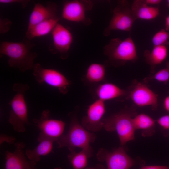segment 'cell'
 <instances>
[{
	"instance_id": "9a60e30c",
	"label": "cell",
	"mask_w": 169,
	"mask_h": 169,
	"mask_svg": "<svg viewBox=\"0 0 169 169\" xmlns=\"http://www.w3.org/2000/svg\"><path fill=\"white\" fill-rule=\"evenodd\" d=\"M57 10V5L53 2H48L46 6L35 3L30 16L27 29L44 21L59 18Z\"/></svg>"
},
{
	"instance_id": "6da1fadb",
	"label": "cell",
	"mask_w": 169,
	"mask_h": 169,
	"mask_svg": "<svg viewBox=\"0 0 169 169\" xmlns=\"http://www.w3.org/2000/svg\"><path fill=\"white\" fill-rule=\"evenodd\" d=\"M35 44L30 40H24L21 42L2 41L0 44V57L8 58V64L11 67L24 72L33 69L37 53L31 50Z\"/></svg>"
},
{
	"instance_id": "7a4b0ae2",
	"label": "cell",
	"mask_w": 169,
	"mask_h": 169,
	"mask_svg": "<svg viewBox=\"0 0 169 169\" xmlns=\"http://www.w3.org/2000/svg\"><path fill=\"white\" fill-rule=\"evenodd\" d=\"M70 121L68 131L56 141L59 148H67L70 151L79 148L87 153L89 158L92 156L93 150L90 144L96 138L94 133L86 129L79 122L76 115L69 114Z\"/></svg>"
},
{
	"instance_id": "ba28073f",
	"label": "cell",
	"mask_w": 169,
	"mask_h": 169,
	"mask_svg": "<svg viewBox=\"0 0 169 169\" xmlns=\"http://www.w3.org/2000/svg\"><path fill=\"white\" fill-rule=\"evenodd\" d=\"M50 112L45 109L42 112L40 117L34 118L33 121L40 130L37 139L48 138L56 141L63 135L65 123L60 120L51 119Z\"/></svg>"
},
{
	"instance_id": "ac0fdd59",
	"label": "cell",
	"mask_w": 169,
	"mask_h": 169,
	"mask_svg": "<svg viewBox=\"0 0 169 169\" xmlns=\"http://www.w3.org/2000/svg\"><path fill=\"white\" fill-rule=\"evenodd\" d=\"M168 49L166 46H154L151 51L146 50L144 55L146 63L151 66L152 73L154 72L156 67L163 62L168 55Z\"/></svg>"
},
{
	"instance_id": "d4e9b609",
	"label": "cell",
	"mask_w": 169,
	"mask_h": 169,
	"mask_svg": "<svg viewBox=\"0 0 169 169\" xmlns=\"http://www.w3.org/2000/svg\"><path fill=\"white\" fill-rule=\"evenodd\" d=\"M154 80L159 82L166 83L169 80V61L166 63V66L150 77L146 78L145 81Z\"/></svg>"
},
{
	"instance_id": "cb8c5ba5",
	"label": "cell",
	"mask_w": 169,
	"mask_h": 169,
	"mask_svg": "<svg viewBox=\"0 0 169 169\" xmlns=\"http://www.w3.org/2000/svg\"><path fill=\"white\" fill-rule=\"evenodd\" d=\"M152 42L153 46L169 45V32L161 29L153 36Z\"/></svg>"
},
{
	"instance_id": "3957f363",
	"label": "cell",
	"mask_w": 169,
	"mask_h": 169,
	"mask_svg": "<svg viewBox=\"0 0 169 169\" xmlns=\"http://www.w3.org/2000/svg\"><path fill=\"white\" fill-rule=\"evenodd\" d=\"M29 89L27 84L15 83L13 89L15 94L9 101L11 107L8 121L14 131L23 133L26 131V125H30L28 116V109L25 94Z\"/></svg>"
},
{
	"instance_id": "83f0119b",
	"label": "cell",
	"mask_w": 169,
	"mask_h": 169,
	"mask_svg": "<svg viewBox=\"0 0 169 169\" xmlns=\"http://www.w3.org/2000/svg\"><path fill=\"white\" fill-rule=\"evenodd\" d=\"M30 2V0H0V3L2 4L19 3L23 8H25Z\"/></svg>"
},
{
	"instance_id": "4dcf8cb0",
	"label": "cell",
	"mask_w": 169,
	"mask_h": 169,
	"mask_svg": "<svg viewBox=\"0 0 169 169\" xmlns=\"http://www.w3.org/2000/svg\"><path fill=\"white\" fill-rule=\"evenodd\" d=\"M163 105L165 109L169 112V95L166 96L164 99Z\"/></svg>"
},
{
	"instance_id": "7402d4cb",
	"label": "cell",
	"mask_w": 169,
	"mask_h": 169,
	"mask_svg": "<svg viewBox=\"0 0 169 169\" xmlns=\"http://www.w3.org/2000/svg\"><path fill=\"white\" fill-rule=\"evenodd\" d=\"M132 121L136 130L141 129L145 132L153 130L155 125L154 120L144 113L139 114L133 118Z\"/></svg>"
},
{
	"instance_id": "e0dca14e",
	"label": "cell",
	"mask_w": 169,
	"mask_h": 169,
	"mask_svg": "<svg viewBox=\"0 0 169 169\" xmlns=\"http://www.w3.org/2000/svg\"><path fill=\"white\" fill-rule=\"evenodd\" d=\"M39 144L32 149H28L25 151L26 156L29 161L36 164L40 160L41 156L46 155L52 151L54 140L42 138L37 139Z\"/></svg>"
},
{
	"instance_id": "4fadbf2b",
	"label": "cell",
	"mask_w": 169,
	"mask_h": 169,
	"mask_svg": "<svg viewBox=\"0 0 169 169\" xmlns=\"http://www.w3.org/2000/svg\"><path fill=\"white\" fill-rule=\"evenodd\" d=\"M129 97L139 107L151 106L153 109L158 105V95L145 84L138 83L131 91Z\"/></svg>"
},
{
	"instance_id": "836d02e7",
	"label": "cell",
	"mask_w": 169,
	"mask_h": 169,
	"mask_svg": "<svg viewBox=\"0 0 169 169\" xmlns=\"http://www.w3.org/2000/svg\"><path fill=\"white\" fill-rule=\"evenodd\" d=\"M167 3L168 7L169 8V0L167 1Z\"/></svg>"
},
{
	"instance_id": "2e32d148",
	"label": "cell",
	"mask_w": 169,
	"mask_h": 169,
	"mask_svg": "<svg viewBox=\"0 0 169 169\" xmlns=\"http://www.w3.org/2000/svg\"><path fill=\"white\" fill-rule=\"evenodd\" d=\"M131 8L136 19L151 20L157 17L160 13L158 7L148 5L143 0H134Z\"/></svg>"
},
{
	"instance_id": "8992f818",
	"label": "cell",
	"mask_w": 169,
	"mask_h": 169,
	"mask_svg": "<svg viewBox=\"0 0 169 169\" xmlns=\"http://www.w3.org/2000/svg\"><path fill=\"white\" fill-rule=\"evenodd\" d=\"M136 20L128 2L120 1L114 8L112 17L104 29L103 34L108 36L113 30L130 31Z\"/></svg>"
},
{
	"instance_id": "f546056e",
	"label": "cell",
	"mask_w": 169,
	"mask_h": 169,
	"mask_svg": "<svg viewBox=\"0 0 169 169\" xmlns=\"http://www.w3.org/2000/svg\"><path fill=\"white\" fill-rule=\"evenodd\" d=\"M143 1L146 4L154 6L159 4L162 2L161 0H143Z\"/></svg>"
},
{
	"instance_id": "277c9868",
	"label": "cell",
	"mask_w": 169,
	"mask_h": 169,
	"mask_svg": "<svg viewBox=\"0 0 169 169\" xmlns=\"http://www.w3.org/2000/svg\"><path fill=\"white\" fill-rule=\"evenodd\" d=\"M104 54L109 63L119 66L128 62H135L138 59L135 44L129 36L124 40L118 38L112 39L104 48Z\"/></svg>"
},
{
	"instance_id": "d6986e66",
	"label": "cell",
	"mask_w": 169,
	"mask_h": 169,
	"mask_svg": "<svg viewBox=\"0 0 169 169\" xmlns=\"http://www.w3.org/2000/svg\"><path fill=\"white\" fill-rule=\"evenodd\" d=\"M95 92L98 99L104 101L123 97L127 93L125 90L110 83L100 85Z\"/></svg>"
},
{
	"instance_id": "44dd1931",
	"label": "cell",
	"mask_w": 169,
	"mask_h": 169,
	"mask_svg": "<svg viewBox=\"0 0 169 169\" xmlns=\"http://www.w3.org/2000/svg\"><path fill=\"white\" fill-rule=\"evenodd\" d=\"M105 73V66L102 64L93 63L88 67L86 75L87 80L91 83L101 82L104 79Z\"/></svg>"
},
{
	"instance_id": "e575fe53",
	"label": "cell",
	"mask_w": 169,
	"mask_h": 169,
	"mask_svg": "<svg viewBox=\"0 0 169 169\" xmlns=\"http://www.w3.org/2000/svg\"><path fill=\"white\" fill-rule=\"evenodd\" d=\"M53 169H63L61 167H56Z\"/></svg>"
},
{
	"instance_id": "9c48e42d",
	"label": "cell",
	"mask_w": 169,
	"mask_h": 169,
	"mask_svg": "<svg viewBox=\"0 0 169 169\" xmlns=\"http://www.w3.org/2000/svg\"><path fill=\"white\" fill-rule=\"evenodd\" d=\"M98 160L105 162L107 169H130L136 162L129 156L122 147H120L112 152L106 149H100L96 154Z\"/></svg>"
},
{
	"instance_id": "7c38bea8",
	"label": "cell",
	"mask_w": 169,
	"mask_h": 169,
	"mask_svg": "<svg viewBox=\"0 0 169 169\" xmlns=\"http://www.w3.org/2000/svg\"><path fill=\"white\" fill-rule=\"evenodd\" d=\"M15 148L13 152H5L6 169H30L34 168L36 164L28 160L24 149L25 144L18 142L14 145Z\"/></svg>"
},
{
	"instance_id": "ffe728a7",
	"label": "cell",
	"mask_w": 169,
	"mask_h": 169,
	"mask_svg": "<svg viewBox=\"0 0 169 169\" xmlns=\"http://www.w3.org/2000/svg\"><path fill=\"white\" fill-rule=\"evenodd\" d=\"M60 19L59 18L46 20L33 26L27 30L26 38L30 41L34 38L48 34L52 32Z\"/></svg>"
},
{
	"instance_id": "4316f807",
	"label": "cell",
	"mask_w": 169,
	"mask_h": 169,
	"mask_svg": "<svg viewBox=\"0 0 169 169\" xmlns=\"http://www.w3.org/2000/svg\"><path fill=\"white\" fill-rule=\"evenodd\" d=\"M157 121L163 128L169 130V114L161 117L157 120Z\"/></svg>"
},
{
	"instance_id": "5b68a950",
	"label": "cell",
	"mask_w": 169,
	"mask_h": 169,
	"mask_svg": "<svg viewBox=\"0 0 169 169\" xmlns=\"http://www.w3.org/2000/svg\"><path fill=\"white\" fill-rule=\"evenodd\" d=\"M132 114L122 110L103 119V128L108 131H116L121 146L134 139L136 129Z\"/></svg>"
},
{
	"instance_id": "603a6c76",
	"label": "cell",
	"mask_w": 169,
	"mask_h": 169,
	"mask_svg": "<svg viewBox=\"0 0 169 169\" xmlns=\"http://www.w3.org/2000/svg\"><path fill=\"white\" fill-rule=\"evenodd\" d=\"M68 158L74 169H84L87 166L89 157L85 151L81 150L78 152L70 151Z\"/></svg>"
},
{
	"instance_id": "5bb4252c",
	"label": "cell",
	"mask_w": 169,
	"mask_h": 169,
	"mask_svg": "<svg viewBox=\"0 0 169 169\" xmlns=\"http://www.w3.org/2000/svg\"><path fill=\"white\" fill-rule=\"evenodd\" d=\"M53 43L57 52L60 54L61 58L65 59L68 55V52L73 42V37L70 32L61 24L58 23L51 32Z\"/></svg>"
},
{
	"instance_id": "1f68e13d",
	"label": "cell",
	"mask_w": 169,
	"mask_h": 169,
	"mask_svg": "<svg viewBox=\"0 0 169 169\" xmlns=\"http://www.w3.org/2000/svg\"><path fill=\"white\" fill-rule=\"evenodd\" d=\"M84 169H106L104 166L100 164H98L95 166L85 168Z\"/></svg>"
},
{
	"instance_id": "30bf717a",
	"label": "cell",
	"mask_w": 169,
	"mask_h": 169,
	"mask_svg": "<svg viewBox=\"0 0 169 169\" xmlns=\"http://www.w3.org/2000/svg\"><path fill=\"white\" fill-rule=\"evenodd\" d=\"M92 7L93 3L90 1H66L63 4L62 18L69 21L89 25L91 23V21L86 17V12L91 9Z\"/></svg>"
},
{
	"instance_id": "d590c367",
	"label": "cell",
	"mask_w": 169,
	"mask_h": 169,
	"mask_svg": "<svg viewBox=\"0 0 169 169\" xmlns=\"http://www.w3.org/2000/svg\"><path fill=\"white\" fill-rule=\"evenodd\" d=\"M35 169V168H33V169Z\"/></svg>"
},
{
	"instance_id": "52a82bcc",
	"label": "cell",
	"mask_w": 169,
	"mask_h": 169,
	"mask_svg": "<svg viewBox=\"0 0 169 169\" xmlns=\"http://www.w3.org/2000/svg\"><path fill=\"white\" fill-rule=\"evenodd\" d=\"M33 69V74L39 83L56 88L64 95L68 92L71 82L59 71L44 68L38 63L34 64Z\"/></svg>"
},
{
	"instance_id": "8fae6325",
	"label": "cell",
	"mask_w": 169,
	"mask_h": 169,
	"mask_svg": "<svg viewBox=\"0 0 169 169\" xmlns=\"http://www.w3.org/2000/svg\"><path fill=\"white\" fill-rule=\"evenodd\" d=\"M105 111V101L96 100L88 106L86 115L82 118L81 124L92 132L100 131L103 128V117Z\"/></svg>"
},
{
	"instance_id": "f1b7e54d",
	"label": "cell",
	"mask_w": 169,
	"mask_h": 169,
	"mask_svg": "<svg viewBox=\"0 0 169 169\" xmlns=\"http://www.w3.org/2000/svg\"><path fill=\"white\" fill-rule=\"evenodd\" d=\"M139 169H169V166L160 165L143 166Z\"/></svg>"
},
{
	"instance_id": "484cf974",
	"label": "cell",
	"mask_w": 169,
	"mask_h": 169,
	"mask_svg": "<svg viewBox=\"0 0 169 169\" xmlns=\"http://www.w3.org/2000/svg\"><path fill=\"white\" fill-rule=\"evenodd\" d=\"M12 24V21L8 18L0 19V33L4 34L8 32L10 29Z\"/></svg>"
},
{
	"instance_id": "d6a6232c",
	"label": "cell",
	"mask_w": 169,
	"mask_h": 169,
	"mask_svg": "<svg viewBox=\"0 0 169 169\" xmlns=\"http://www.w3.org/2000/svg\"><path fill=\"white\" fill-rule=\"evenodd\" d=\"M166 30L169 32V15L166 18L165 20Z\"/></svg>"
}]
</instances>
